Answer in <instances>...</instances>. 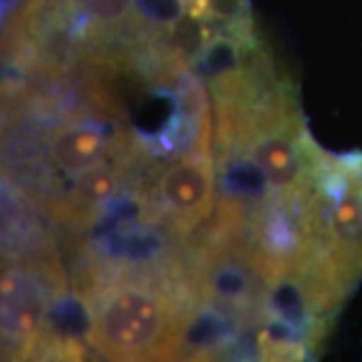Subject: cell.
I'll list each match as a JSON object with an SVG mask.
<instances>
[{
  "label": "cell",
  "mask_w": 362,
  "mask_h": 362,
  "mask_svg": "<svg viewBox=\"0 0 362 362\" xmlns=\"http://www.w3.org/2000/svg\"><path fill=\"white\" fill-rule=\"evenodd\" d=\"M45 157L59 175L75 181L113 159V145L105 123L89 117H73L47 135Z\"/></svg>",
  "instance_id": "5b68a950"
},
{
  "label": "cell",
  "mask_w": 362,
  "mask_h": 362,
  "mask_svg": "<svg viewBox=\"0 0 362 362\" xmlns=\"http://www.w3.org/2000/svg\"><path fill=\"white\" fill-rule=\"evenodd\" d=\"M218 173L207 149H197L159 169L153 180V206L173 226H197L214 207Z\"/></svg>",
  "instance_id": "277c9868"
},
{
  "label": "cell",
  "mask_w": 362,
  "mask_h": 362,
  "mask_svg": "<svg viewBox=\"0 0 362 362\" xmlns=\"http://www.w3.org/2000/svg\"><path fill=\"white\" fill-rule=\"evenodd\" d=\"M87 312V338L107 362H173L187 330L180 300L145 276L127 274L101 282Z\"/></svg>",
  "instance_id": "6da1fadb"
},
{
  "label": "cell",
  "mask_w": 362,
  "mask_h": 362,
  "mask_svg": "<svg viewBox=\"0 0 362 362\" xmlns=\"http://www.w3.org/2000/svg\"><path fill=\"white\" fill-rule=\"evenodd\" d=\"M54 274L30 264L4 266L2 274V344L4 361L26 362L39 346L51 308L47 278Z\"/></svg>",
  "instance_id": "3957f363"
},
{
  "label": "cell",
  "mask_w": 362,
  "mask_h": 362,
  "mask_svg": "<svg viewBox=\"0 0 362 362\" xmlns=\"http://www.w3.org/2000/svg\"><path fill=\"white\" fill-rule=\"evenodd\" d=\"M310 199L314 259L342 298L362 276V151L324 159Z\"/></svg>",
  "instance_id": "7a4b0ae2"
}]
</instances>
